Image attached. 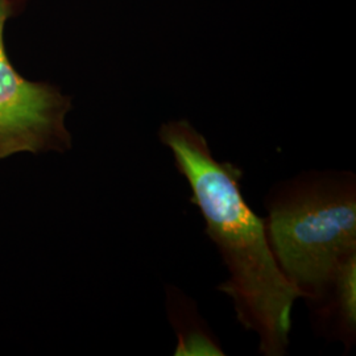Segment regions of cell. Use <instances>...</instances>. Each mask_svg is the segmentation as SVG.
Here are the masks:
<instances>
[{
    "mask_svg": "<svg viewBox=\"0 0 356 356\" xmlns=\"http://www.w3.org/2000/svg\"><path fill=\"white\" fill-rule=\"evenodd\" d=\"M168 317L176 330L175 355H225L219 341L197 312L195 302L176 286L166 288Z\"/></svg>",
    "mask_w": 356,
    "mask_h": 356,
    "instance_id": "cell-5",
    "label": "cell"
},
{
    "mask_svg": "<svg viewBox=\"0 0 356 356\" xmlns=\"http://www.w3.org/2000/svg\"><path fill=\"white\" fill-rule=\"evenodd\" d=\"M268 242L285 277L317 305L356 257V176L309 170L275 184L266 197Z\"/></svg>",
    "mask_w": 356,
    "mask_h": 356,
    "instance_id": "cell-2",
    "label": "cell"
},
{
    "mask_svg": "<svg viewBox=\"0 0 356 356\" xmlns=\"http://www.w3.org/2000/svg\"><path fill=\"white\" fill-rule=\"evenodd\" d=\"M318 329L332 341L342 342L348 351L356 341V257L338 273L330 291L310 307Z\"/></svg>",
    "mask_w": 356,
    "mask_h": 356,
    "instance_id": "cell-4",
    "label": "cell"
},
{
    "mask_svg": "<svg viewBox=\"0 0 356 356\" xmlns=\"http://www.w3.org/2000/svg\"><path fill=\"white\" fill-rule=\"evenodd\" d=\"M19 0H0V160L19 152H65L72 138L65 126L70 99L61 91L20 76L8 60L4 26Z\"/></svg>",
    "mask_w": 356,
    "mask_h": 356,
    "instance_id": "cell-3",
    "label": "cell"
},
{
    "mask_svg": "<svg viewBox=\"0 0 356 356\" xmlns=\"http://www.w3.org/2000/svg\"><path fill=\"white\" fill-rule=\"evenodd\" d=\"M159 139L188 181L191 204L200 209L206 234L227 268L229 279L218 291L231 298L243 327L257 335L263 355H286L293 305L302 294L279 267L264 218L256 216L243 197L242 170L216 160L206 138L186 119L164 123Z\"/></svg>",
    "mask_w": 356,
    "mask_h": 356,
    "instance_id": "cell-1",
    "label": "cell"
}]
</instances>
